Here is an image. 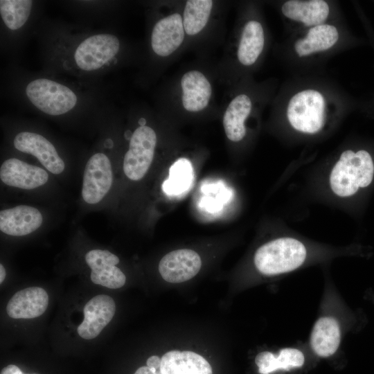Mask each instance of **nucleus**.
Returning <instances> with one entry per match:
<instances>
[{
  "instance_id": "c85d7f7f",
  "label": "nucleus",
  "mask_w": 374,
  "mask_h": 374,
  "mask_svg": "<svg viewBox=\"0 0 374 374\" xmlns=\"http://www.w3.org/2000/svg\"><path fill=\"white\" fill-rule=\"evenodd\" d=\"M134 374H157V371L149 368L148 366H141L138 368Z\"/></svg>"
},
{
  "instance_id": "9d476101",
  "label": "nucleus",
  "mask_w": 374,
  "mask_h": 374,
  "mask_svg": "<svg viewBox=\"0 0 374 374\" xmlns=\"http://www.w3.org/2000/svg\"><path fill=\"white\" fill-rule=\"evenodd\" d=\"M201 267V258L197 252L181 249L165 255L159 262V271L166 281L179 283L193 278Z\"/></svg>"
},
{
  "instance_id": "a211bd4d",
  "label": "nucleus",
  "mask_w": 374,
  "mask_h": 374,
  "mask_svg": "<svg viewBox=\"0 0 374 374\" xmlns=\"http://www.w3.org/2000/svg\"><path fill=\"white\" fill-rule=\"evenodd\" d=\"M341 339V330L338 321L331 316H322L312 327L310 344L317 356L328 358L336 353Z\"/></svg>"
},
{
  "instance_id": "f8f14e48",
  "label": "nucleus",
  "mask_w": 374,
  "mask_h": 374,
  "mask_svg": "<svg viewBox=\"0 0 374 374\" xmlns=\"http://www.w3.org/2000/svg\"><path fill=\"white\" fill-rule=\"evenodd\" d=\"M116 311L114 299L105 294L91 299L84 308V320L78 328L80 337L91 339L96 337L112 319Z\"/></svg>"
},
{
  "instance_id": "c756f323",
  "label": "nucleus",
  "mask_w": 374,
  "mask_h": 374,
  "mask_svg": "<svg viewBox=\"0 0 374 374\" xmlns=\"http://www.w3.org/2000/svg\"><path fill=\"white\" fill-rule=\"evenodd\" d=\"M6 269L2 264L0 265V283H2L6 277Z\"/></svg>"
},
{
  "instance_id": "6ab92c4d",
  "label": "nucleus",
  "mask_w": 374,
  "mask_h": 374,
  "mask_svg": "<svg viewBox=\"0 0 374 374\" xmlns=\"http://www.w3.org/2000/svg\"><path fill=\"white\" fill-rule=\"evenodd\" d=\"M161 374H212L210 364L192 351L171 350L161 357Z\"/></svg>"
},
{
  "instance_id": "412c9836",
  "label": "nucleus",
  "mask_w": 374,
  "mask_h": 374,
  "mask_svg": "<svg viewBox=\"0 0 374 374\" xmlns=\"http://www.w3.org/2000/svg\"><path fill=\"white\" fill-rule=\"evenodd\" d=\"M281 10L287 18L312 27L323 24L328 17L330 8L323 0H291L283 4Z\"/></svg>"
},
{
  "instance_id": "1a4fd4ad",
  "label": "nucleus",
  "mask_w": 374,
  "mask_h": 374,
  "mask_svg": "<svg viewBox=\"0 0 374 374\" xmlns=\"http://www.w3.org/2000/svg\"><path fill=\"white\" fill-rule=\"evenodd\" d=\"M13 145L17 150L35 157L53 174H60L64 170V162L54 145L40 134L21 131L15 136Z\"/></svg>"
},
{
  "instance_id": "4468645a",
  "label": "nucleus",
  "mask_w": 374,
  "mask_h": 374,
  "mask_svg": "<svg viewBox=\"0 0 374 374\" xmlns=\"http://www.w3.org/2000/svg\"><path fill=\"white\" fill-rule=\"evenodd\" d=\"M183 19L174 13L159 20L151 34V47L161 57L172 53L181 44L184 38Z\"/></svg>"
},
{
  "instance_id": "bb28decb",
  "label": "nucleus",
  "mask_w": 374,
  "mask_h": 374,
  "mask_svg": "<svg viewBox=\"0 0 374 374\" xmlns=\"http://www.w3.org/2000/svg\"><path fill=\"white\" fill-rule=\"evenodd\" d=\"M147 366L149 368L157 371L160 369L161 359L157 355H152L147 359Z\"/></svg>"
},
{
  "instance_id": "9b49d317",
  "label": "nucleus",
  "mask_w": 374,
  "mask_h": 374,
  "mask_svg": "<svg viewBox=\"0 0 374 374\" xmlns=\"http://www.w3.org/2000/svg\"><path fill=\"white\" fill-rule=\"evenodd\" d=\"M85 260L91 269V280L93 283L111 289L125 285L126 278L116 267L119 258L115 254L107 250L93 249L87 253Z\"/></svg>"
},
{
  "instance_id": "423d86ee",
  "label": "nucleus",
  "mask_w": 374,
  "mask_h": 374,
  "mask_svg": "<svg viewBox=\"0 0 374 374\" xmlns=\"http://www.w3.org/2000/svg\"><path fill=\"white\" fill-rule=\"evenodd\" d=\"M287 117L291 126L298 132L310 134L319 132L326 119L323 96L314 89L297 92L289 100Z\"/></svg>"
},
{
  "instance_id": "aec40b11",
  "label": "nucleus",
  "mask_w": 374,
  "mask_h": 374,
  "mask_svg": "<svg viewBox=\"0 0 374 374\" xmlns=\"http://www.w3.org/2000/svg\"><path fill=\"white\" fill-rule=\"evenodd\" d=\"M181 86L182 104L187 111L199 112L208 105L212 88L203 73L196 70L186 73L181 78Z\"/></svg>"
},
{
  "instance_id": "f03ea898",
  "label": "nucleus",
  "mask_w": 374,
  "mask_h": 374,
  "mask_svg": "<svg viewBox=\"0 0 374 374\" xmlns=\"http://www.w3.org/2000/svg\"><path fill=\"white\" fill-rule=\"evenodd\" d=\"M11 96L25 107L48 116L59 118L77 112L107 109L94 84L61 79L44 71H12L9 79Z\"/></svg>"
},
{
  "instance_id": "6e6552de",
  "label": "nucleus",
  "mask_w": 374,
  "mask_h": 374,
  "mask_svg": "<svg viewBox=\"0 0 374 374\" xmlns=\"http://www.w3.org/2000/svg\"><path fill=\"white\" fill-rule=\"evenodd\" d=\"M113 180L111 162L103 152L93 154L87 161L83 177L82 196L88 204L100 202L109 190Z\"/></svg>"
},
{
  "instance_id": "f3484780",
  "label": "nucleus",
  "mask_w": 374,
  "mask_h": 374,
  "mask_svg": "<svg viewBox=\"0 0 374 374\" xmlns=\"http://www.w3.org/2000/svg\"><path fill=\"white\" fill-rule=\"evenodd\" d=\"M48 303L47 292L42 287H27L16 292L6 307L8 316L13 319H33L42 315Z\"/></svg>"
},
{
  "instance_id": "f257e3e1",
  "label": "nucleus",
  "mask_w": 374,
  "mask_h": 374,
  "mask_svg": "<svg viewBox=\"0 0 374 374\" xmlns=\"http://www.w3.org/2000/svg\"><path fill=\"white\" fill-rule=\"evenodd\" d=\"M44 71L94 84L118 63L119 37L109 30H79L69 25L41 22L37 32Z\"/></svg>"
},
{
  "instance_id": "2eb2a0df",
  "label": "nucleus",
  "mask_w": 374,
  "mask_h": 374,
  "mask_svg": "<svg viewBox=\"0 0 374 374\" xmlns=\"http://www.w3.org/2000/svg\"><path fill=\"white\" fill-rule=\"evenodd\" d=\"M305 363L303 352L292 347L282 348L277 353L262 351L255 357L260 374H291L301 371Z\"/></svg>"
},
{
  "instance_id": "4be33fe9",
  "label": "nucleus",
  "mask_w": 374,
  "mask_h": 374,
  "mask_svg": "<svg viewBox=\"0 0 374 374\" xmlns=\"http://www.w3.org/2000/svg\"><path fill=\"white\" fill-rule=\"evenodd\" d=\"M338 39L337 28L323 24L311 27L305 37L296 42L294 50L299 57L307 56L332 48Z\"/></svg>"
},
{
  "instance_id": "7c9ffc66",
  "label": "nucleus",
  "mask_w": 374,
  "mask_h": 374,
  "mask_svg": "<svg viewBox=\"0 0 374 374\" xmlns=\"http://www.w3.org/2000/svg\"><path fill=\"white\" fill-rule=\"evenodd\" d=\"M157 374H161V371H160V369H159V370L157 371Z\"/></svg>"
},
{
  "instance_id": "cd10ccee",
  "label": "nucleus",
  "mask_w": 374,
  "mask_h": 374,
  "mask_svg": "<svg viewBox=\"0 0 374 374\" xmlns=\"http://www.w3.org/2000/svg\"><path fill=\"white\" fill-rule=\"evenodd\" d=\"M1 374H23V373L17 366L10 364L3 368Z\"/></svg>"
},
{
  "instance_id": "7ed1b4c3",
  "label": "nucleus",
  "mask_w": 374,
  "mask_h": 374,
  "mask_svg": "<svg viewBox=\"0 0 374 374\" xmlns=\"http://www.w3.org/2000/svg\"><path fill=\"white\" fill-rule=\"evenodd\" d=\"M373 177L374 163L371 154L364 150L356 152L347 150L331 170L330 186L337 196L350 197L360 188L371 184Z\"/></svg>"
},
{
  "instance_id": "5701e85b",
  "label": "nucleus",
  "mask_w": 374,
  "mask_h": 374,
  "mask_svg": "<svg viewBox=\"0 0 374 374\" xmlns=\"http://www.w3.org/2000/svg\"><path fill=\"white\" fill-rule=\"evenodd\" d=\"M251 107V99L245 94L238 95L229 103L224 114L223 125L230 141L238 142L244 137V121L249 115Z\"/></svg>"
},
{
  "instance_id": "39448f33",
  "label": "nucleus",
  "mask_w": 374,
  "mask_h": 374,
  "mask_svg": "<svg viewBox=\"0 0 374 374\" xmlns=\"http://www.w3.org/2000/svg\"><path fill=\"white\" fill-rule=\"evenodd\" d=\"M40 8L30 0H1L0 16L3 46L19 48L36 25Z\"/></svg>"
},
{
  "instance_id": "a878e982",
  "label": "nucleus",
  "mask_w": 374,
  "mask_h": 374,
  "mask_svg": "<svg viewBox=\"0 0 374 374\" xmlns=\"http://www.w3.org/2000/svg\"><path fill=\"white\" fill-rule=\"evenodd\" d=\"M193 179L190 162L184 158L178 159L170 167L169 177L163 184V190L168 195H176L186 191Z\"/></svg>"
},
{
  "instance_id": "b1692460",
  "label": "nucleus",
  "mask_w": 374,
  "mask_h": 374,
  "mask_svg": "<svg viewBox=\"0 0 374 374\" xmlns=\"http://www.w3.org/2000/svg\"><path fill=\"white\" fill-rule=\"evenodd\" d=\"M265 44L264 30L260 23L251 20L242 30L238 49V58L245 66L256 62L262 53Z\"/></svg>"
},
{
  "instance_id": "0eeeda50",
  "label": "nucleus",
  "mask_w": 374,
  "mask_h": 374,
  "mask_svg": "<svg viewBox=\"0 0 374 374\" xmlns=\"http://www.w3.org/2000/svg\"><path fill=\"white\" fill-rule=\"evenodd\" d=\"M157 144L154 130L142 123L132 133L123 159V171L131 180L141 179L152 162Z\"/></svg>"
},
{
  "instance_id": "dca6fc26",
  "label": "nucleus",
  "mask_w": 374,
  "mask_h": 374,
  "mask_svg": "<svg viewBox=\"0 0 374 374\" xmlns=\"http://www.w3.org/2000/svg\"><path fill=\"white\" fill-rule=\"evenodd\" d=\"M43 217L38 209L19 205L0 212V230L9 235L22 236L36 231Z\"/></svg>"
},
{
  "instance_id": "20e7f679",
  "label": "nucleus",
  "mask_w": 374,
  "mask_h": 374,
  "mask_svg": "<svg viewBox=\"0 0 374 374\" xmlns=\"http://www.w3.org/2000/svg\"><path fill=\"white\" fill-rule=\"evenodd\" d=\"M306 258V247L300 240L283 237L260 246L255 253L253 262L260 273L274 276L296 270Z\"/></svg>"
},
{
  "instance_id": "393cba45",
  "label": "nucleus",
  "mask_w": 374,
  "mask_h": 374,
  "mask_svg": "<svg viewBox=\"0 0 374 374\" xmlns=\"http://www.w3.org/2000/svg\"><path fill=\"white\" fill-rule=\"evenodd\" d=\"M213 6L211 0H189L186 2L183 16V25L186 34L195 35L206 25Z\"/></svg>"
},
{
  "instance_id": "ddd939ff",
  "label": "nucleus",
  "mask_w": 374,
  "mask_h": 374,
  "mask_svg": "<svg viewBox=\"0 0 374 374\" xmlns=\"http://www.w3.org/2000/svg\"><path fill=\"white\" fill-rule=\"evenodd\" d=\"M0 178L8 186L30 190L45 184L48 175L42 168L10 158L1 164Z\"/></svg>"
}]
</instances>
